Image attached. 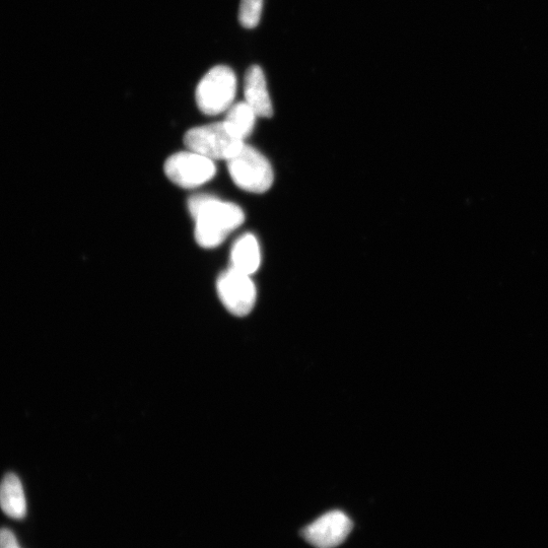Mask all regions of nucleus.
I'll use <instances>...</instances> for the list:
<instances>
[{"mask_svg": "<svg viewBox=\"0 0 548 548\" xmlns=\"http://www.w3.org/2000/svg\"><path fill=\"white\" fill-rule=\"evenodd\" d=\"M164 170L174 184L186 189L208 183L217 174L214 161L192 151L172 155Z\"/></svg>", "mask_w": 548, "mask_h": 548, "instance_id": "nucleus-5", "label": "nucleus"}, {"mask_svg": "<svg viewBox=\"0 0 548 548\" xmlns=\"http://www.w3.org/2000/svg\"><path fill=\"white\" fill-rule=\"evenodd\" d=\"M189 151L207 157L212 161L226 162L245 145L226 127L224 121L191 128L184 136Z\"/></svg>", "mask_w": 548, "mask_h": 548, "instance_id": "nucleus-3", "label": "nucleus"}, {"mask_svg": "<svg viewBox=\"0 0 548 548\" xmlns=\"http://www.w3.org/2000/svg\"><path fill=\"white\" fill-rule=\"evenodd\" d=\"M261 251L257 238L244 234L236 240L231 250L230 268L252 276L260 267Z\"/></svg>", "mask_w": 548, "mask_h": 548, "instance_id": "nucleus-9", "label": "nucleus"}, {"mask_svg": "<svg viewBox=\"0 0 548 548\" xmlns=\"http://www.w3.org/2000/svg\"><path fill=\"white\" fill-rule=\"evenodd\" d=\"M227 166L234 183L247 192L261 194L273 184V170L269 161L246 144L227 161Z\"/></svg>", "mask_w": 548, "mask_h": 548, "instance_id": "nucleus-4", "label": "nucleus"}, {"mask_svg": "<svg viewBox=\"0 0 548 548\" xmlns=\"http://www.w3.org/2000/svg\"><path fill=\"white\" fill-rule=\"evenodd\" d=\"M257 115L244 101L234 104L228 111L224 123L237 139L245 142L256 124Z\"/></svg>", "mask_w": 548, "mask_h": 548, "instance_id": "nucleus-11", "label": "nucleus"}, {"mask_svg": "<svg viewBox=\"0 0 548 548\" xmlns=\"http://www.w3.org/2000/svg\"><path fill=\"white\" fill-rule=\"evenodd\" d=\"M237 93V78L232 68L218 65L199 82L195 99L198 109L205 115H219L233 105Z\"/></svg>", "mask_w": 548, "mask_h": 548, "instance_id": "nucleus-2", "label": "nucleus"}, {"mask_svg": "<svg viewBox=\"0 0 548 548\" xmlns=\"http://www.w3.org/2000/svg\"><path fill=\"white\" fill-rule=\"evenodd\" d=\"M244 96L245 102L252 108L257 117L270 118L273 115L265 75L259 65L250 66L246 72Z\"/></svg>", "mask_w": 548, "mask_h": 548, "instance_id": "nucleus-8", "label": "nucleus"}, {"mask_svg": "<svg viewBox=\"0 0 548 548\" xmlns=\"http://www.w3.org/2000/svg\"><path fill=\"white\" fill-rule=\"evenodd\" d=\"M0 548H21L16 535L8 528L0 529Z\"/></svg>", "mask_w": 548, "mask_h": 548, "instance_id": "nucleus-13", "label": "nucleus"}, {"mask_svg": "<svg viewBox=\"0 0 548 548\" xmlns=\"http://www.w3.org/2000/svg\"><path fill=\"white\" fill-rule=\"evenodd\" d=\"M352 530L353 522L347 514L331 511L306 526L301 534L316 548H335L346 541Z\"/></svg>", "mask_w": 548, "mask_h": 548, "instance_id": "nucleus-7", "label": "nucleus"}, {"mask_svg": "<svg viewBox=\"0 0 548 548\" xmlns=\"http://www.w3.org/2000/svg\"><path fill=\"white\" fill-rule=\"evenodd\" d=\"M263 11V0H241L239 22L245 29L259 25Z\"/></svg>", "mask_w": 548, "mask_h": 548, "instance_id": "nucleus-12", "label": "nucleus"}, {"mask_svg": "<svg viewBox=\"0 0 548 548\" xmlns=\"http://www.w3.org/2000/svg\"><path fill=\"white\" fill-rule=\"evenodd\" d=\"M0 508L13 519L21 520L27 515L23 485L14 473H8L0 484Z\"/></svg>", "mask_w": 548, "mask_h": 548, "instance_id": "nucleus-10", "label": "nucleus"}, {"mask_svg": "<svg viewBox=\"0 0 548 548\" xmlns=\"http://www.w3.org/2000/svg\"><path fill=\"white\" fill-rule=\"evenodd\" d=\"M217 290L223 305L235 316H246L255 306L256 287L247 274L229 268L219 277Z\"/></svg>", "mask_w": 548, "mask_h": 548, "instance_id": "nucleus-6", "label": "nucleus"}, {"mask_svg": "<svg viewBox=\"0 0 548 548\" xmlns=\"http://www.w3.org/2000/svg\"><path fill=\"white\" fill-rule=\"evenodd\" d=\"M188 210L195 221V240L205 249L220 246L245 221L237 204L208 194L189 198Z\"/></svg>", "mask_w": 548, "mask_h": 548, "instance_id": "nucleus-1", "label": "nucleus"}]
</instances>
